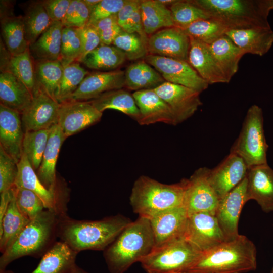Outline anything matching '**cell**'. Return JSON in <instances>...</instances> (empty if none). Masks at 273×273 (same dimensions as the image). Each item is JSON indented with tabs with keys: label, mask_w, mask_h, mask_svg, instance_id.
Returning <instances> with one entry per match:
<instances>
[{
	"label": "cell",
	"mask_w": 273,
	"mask_h": 273,
	"mask_svg": "<svg viewBox=\"0 0 273 273\" xmlns=\"http://www.w3.org/2000/svg\"><path fill=\"white\" fill-rule=\"evenodd\" d=\"M131 222L120 214L88 220L73 219L65 213L59 215L58 238L77 253L104 251Z\"/></svg>",
	"instance_id": "1"
},
{
	"label": "cell",
	"mask_w": 273,
	"mask_h": 273,
	"mask_svg": "<svg viewBox=\"0 0 273 273\" xmlns=\"http://www.w3.org/2000/svg\"><path fill=\"white\" fill-rule=\"evenodd\" d=\"M155 246L150 219L139 216L103 251L110 273H124L134 263L141 262Z\"/></svg>",
	"instance_id": "2"
},
{
	"label": "cell",
	"mask_w": 273,
	"mask_h": 273,
	"mask_svg": "<svg viewBox=\"0 0 273 273\" xmlns=\"http://www.w3.org/2000/svg\"><path fill=\"white\" fill-rule=\"evenodd\" d=\"M256 248L246 236L201 253L186 273H243L257 267Z\"/></svg>",
	"instance_id": "3"
},
{
	"label": "cell",
	"mask_w": 273,
	"mask_h": 273,
	"mask_svg": "<svg viewBox=\"0 0 273 273\" xmlns=\"http://www.w3.org/2000/svg\"><path fill=\"white\" fill-rule=\"evenodd\" d=\"M58 214L47 209L30 220L0 257V272L13 261L24 256L42 257L57 242Z\"/></svg>",
	"instance_id": "4"
},
{
	"label": "cell",
	"mask_w": 273,
	"mask_h": 273,
	"mask_svg": "<svg viewBox=\"0 0 273 273\" xmlns=\"http://www.w3.org/2000/svg\"><path fill=\"white\" fill-rule=\"evenodd\" d=\"M185 179L174 184H165L146 176L134 182L130 203L139 216L150 219L168 209L183 206Z\"/></svg>",
	"instance_id": "5"
},
{
	"label": "cell",
	"mask_w": 273,
	"mask_h": 273,
	"mask_svg": "<svg viewBox=\"0 0 273 273\" xmlns=\"http://www.w3.org/2000/svg\"><path fill=\"white\" fill-rule=\"evenodd\" d=\"M228 30L270 27L264 1L192 0Z\"/></svg>",
	"instance_id": "6"
},
{
	"label": "cell",
	"mask_w": 273,
	"mask_h": 273,
	"mask_svg": "<svg viewBox=\"0 0 273 273\" xmlns=\"http://www.w3.org/2000/svg\"><path fill=\"white\" fill-rule=\"evenodd\" d=\"M268 148L262 110L258 105H253L247 112L240 133L230 152L241 157L250 168L267 163Z\"/></svg>",
	"instance_id": "7"
},
{
	"label": "cell",
	"mask_w": 273,
	"mask_h": 273,
	"mask_svg": "<svg viewBox=\"0 0 273 273\" xmlns=\"http://www.w3.org/2000/svg\"><path fill=\"white\" fill-rule=\"evenodd\" d=\"M200 254L182 237L154 248L140 263L147 273H186Z\"/></svg>",
	"instance_id": "8"
},
{
	"label": "cell",
	"mask_w": 273,
	"mask_h": 273,
	"mask_svg": "<svg viewBox=\"0 0 273 273\" xmlns=\"http://www.w3.org/2000/svg\"><path fill=\"white\" fill-rule=\"evenodd\" d=\"M209 168L197 169L185 179L183 206L188 216L199 212L215 214L220 199L209 179Z\"/></svg>",
	"instance_id": "9"
},
{
	"label": "cell",
	"mask_w": 273,
	"mask_h": 273,
	"mask_svg": "<svg viewBox=\"0 0 273 273\" xmlns=\"http://www.w3.org/2000/svg\"><path fill=\"white\" fill-rule=\"evenodd\" d=\"M18 173L15 186L30 190L42 201L47 209L52 210L61 215L67 213V192L59 185L56 190L47 189L39 179L35 170L27 156L23 153L17 163Z\"/></svg>",
	"instance_id": "10"
},
{
	"label": "cell",
	"mask_w": 273,
	"mask_h": 273,
	"mask_svg": "<svg viewBox=\"0 0 273 273\" xmlns=\"http://www.w3.org/2000/svg\"><path fill=\"white\" fill-rule=\"evenodd\" d=\"M145 61L155 69L165 81L183 85L200 93L209 85L187 61L151 54L148 55Z\"/></svg>",
	"instance_id": "11"
},
{
	"label": "cell",
	"mask_w": 273,
	"mask_h": 273,
	"mask_svg": "<svg viewBox=\"0 0 273 273\" xmlns=\"http://www.w3.org/2000/svg\"><path fill=\"white\" fill-rule=\"evenodd\" d=\"M183 237L200 253L225 241L215 216L208 212L188 216Z\"/></svg>",
	"instance_id": "12"
},
{
	"label": "cell",
	"mask_w": 273,
	"mask_h": 273,
	"mask_svg": "<svg viewBox=\"0 0 273 273\" xmlns=\"http://www.w3.org/2000/svg\"><path fill=\"white\" fill-rule=\"evenodd\" d=\"M60 103L35 86L33 99L21 114L24 132L50 129L57 124Z\"/></svg>",
	"instance_id": "13"
},
{
	"label": "cell",
	"mask_w": 273,
	"mask_h": 273,
	"mask_svg": "<svg viewBox=\"0 0 273 273\" xmlns=\"http://www.w3.org/2000/svg\"><path fill=\"white\" fill-rule=\"evenodd\" d=\"M102 114L88 101L67 100L60 103L57 124L67 138L99 122Z\"/></svg>",
	"instance_id": "14"
},
{
	"label": "cell",
	"mask_w": 273,
	"mask_h": 273,
	"mask_svg": "<svg viewBox=\"0 0 273 273\" xmlns=\"http://www.w3.org/2000/svg\"><path fill=\"white\" fill-rule=\"evenodd\" d=\"M154 90L170 107L178 124L193 116L202 104L200 92L183 85L165 81Z\"/></svg>",
	"instance_id": "15"
},
{
	"label": "cell",
	"mask_w": 273,
	"mask_h": 273,
	"mask_svg": "<svg viewBox=\"0 0 273 273\" xmlns=\"http://www.w3.org/2000/svg\"><path fill=\"white\" fill-rule=\"evenodd\" d=\"M247 178L229 192L219 203L215 216L225 241H230L239 235L238 223L241 210L246 201Z\"/></svg>",
	"instance_id": "16"
},
{
	"label": "cell",
	"mask_w": 273,
	"mask_h": 273,
	"mask_svg": "<svg viewBox=\"0 0 273 273\" xmlns=\"http://www.w3.org/2000/svg\"><path fill=\"white\" fill-rule=\"evenodd\" d=\"M189 36L176 27L161 29L148 37L149 54L188 61L190 48Z\"/></svg>",
	"instance_id": "17"
},
{
	"label": "cell",
	"mask_w": 273,
	"mask_h": 273,
	"mask_svg": "<svg viewBox=\"0 0 273 273\" xmlns=\"http://www.w3.org/2000/svg\"><path fill=\"white\" fill-rule=\"evenodd\" d=\"M125 71H95L89 73L67 100L87 101L102 94L125 87Z\"/></svg>",
	"instance_id": "18"
},
{
	"label": "cell",
	"mask_w": 273,
	"mask_h": 273,
	"mask_svg": "<svg viewBox=\"0 0 273 273\" xmlns=\"http://www.w3.org/2000/svg\"><path fill=\"white\" fill-rule=\"evenodd\" d=\"M248 169L244 160L232 152L218 166L209 169V180L220 200L245 178Z\"/></svg>",
	"instance_id": "19"
},
{
	"label": "cell",
	"mask_w": 273,
	"mask_h": 273,
	"mask_svg": "<svg viewBox=\"0 0 273 273\" xmlns=\"http://www.w3.org/2000/svg\"><path fill=\"white\" fill-rule=\"evenodd\" d=\"M188 217L184 206L162 211L150 219L155 248L183 237Z\"/></svg>",
	"instance_id": "20"
},
{
	"label": "cell",
	"mask_w": 273,
	"mask_h": 273,
	"mask_svg": "<svg viewBox=\"0 0 273 273\" xmlns=\"http://www.w3.org/2000/svg\"><path fill=\"white\" fill-rule=\"evenodd\" d=\"M246 201L254 200L265 213L273 211V169L267 164L249 168Z\"/></svg>",
	"instance_id": "21"
},
{
	"label": "cell",
	"mask_w": 273,
	"mask_h": 273,
	"mask_svg": "<svg viewBox=\"0 0 273 273\" xmlns=\"http://www.w3.org/2000/svg\"><path fill=\"white\" fill-rule=\"evenodd\" d=\"M132 95L140 112V125H149L158 122L178 124L175 116L168 105L154 89L134 92Z\"/></svg>",
	"instance_id": "22"
},
{
	"label": "cell",
	"mask_w": 273,
	"mask_h": 273,
	"mask_svg": "<svg viewBox=\"0 0 273 273\" xmlns=\"http://www.w3.org/2000/svg\"><path fill=\"white\" fill-rule=\"evenodd\" d=\"M24 133L21 114L0 104V146L17 163L23 154Z\"/></svg>",
	"instance_id": "23"
},
{
	"label": "cell",
	"mask_w": 273,
	"mask_h": 273,
	"mask_svg": "<svg viewBox=\"0 0 273 273\" xmlns=\"http://www.w3.org/2000/svg\"><path fill=\"white\" fill-rule=\"evenodd\" d=\"M188 62L209 84L229 83L209 45L190 37Z\"/></svg>",
	"instance_id": "24"
},
{
	"label": "cell",
	"mask_w": 273,
	"mask_h": 273,
	"mask_svg": "<svg viewBox=\"0 0 273 273\" xmlns=\"http://www.w3.org/2000/svg\"><path fill=\"white\" fill-rule=\"evenodd\" d=\"M225 35L245 54L262 56L273 44V31L270 27L229 29Z\"/></svg>",
	"instance_id": "25"
},
{
	"label": "cell",
	"mask_w": 273,
	"mask_h": 273,
	"mask_svg": "<svg viewBox=\"0 0 273 273\" xmlns=\"http://www.w3.org/2000/svg\"><path fill=\"white\" fill-rule=\"evenodd\" d=\"M66 138L57 124L50 128L47 145L37 175L49 190H55L58 184L56 174V166L61 147Z\"/></svg>",
	"instance_id": "26"
},
{
	"label": "cell",
	"mask_w": 273,
	"mask_h": 273,
	"mask_svg": "<svg viewBox=\"0 0 273 273\" xmlns=\"http://www.w3.org/2000/svg\"><path fill=\"white\" fill-rule=\"evenodd\" d=\"M32 99L33 94L21 80L9 72H1V104L21 114Z\"/></svg>",
	"instance_id": "27"
},
{
	"label": "cell",
	"mask_w": 273,
	"mask_h": 273,
	"mask_svg": "<svg viewBox=\"0 0 273 273\" xmlns=\"http://www.w3.org/2000/svg\"><path fill=\"white\" fill-rule=\"evenodd\" d=\"M78 254L65 243L57 241L31 273H72Z\"/></svg>",
	"instance_id": "28"
},
{
	"label": "cell",
	"mask_w": 273,
	"mask_h": 273,
	"mask_svg": "<svg viewBox=\"0 0 273 273\" xmlns=\"http://www.w3.org/2000/svg\"><path fill=\"white\" fill-rule=\"evenodd\" d=\"M88 102L101 112L107 109H114L138 122L140 120V112L132 94L122 88L106 92Z\"/></svg>",
	"instance_id": "29"
},
{
	"label": "cell",
	"mask_w": 273,
	"mask_h": 273,
	"mask_svg": "<svg viewBox=\"0 0 273 273\" xmlns=\"http://www.w3.org/2000/svg\"><path fill=\"white\" fill-rule=\"evenodd\" d=\"M30 221L22 214L17 206L14 185L12 198L0 221V252L2 254L13 243Z\"/></svg>",
	"instance_id": "30"
},
{
	"label": "cell",
	"mask_w": 273,
	"mask_h": 273,
	"mask_svg": "<svg viewBox=\"0 0 273 273\" xmlns=\"http://www.w3.org/2000/svg\"><path fill=\"white\" fill-rule=\"evenodd\" d=\"M209 47L230 82L237 72L240 60L245 54L225 34L209 44Z\"/></svg>",
	"instance_id": "31"
},
{
	"label": "cell",
	"mask_w": 273,
	"mask_h": 273,
	"mask_svg": "<svg viewBox=\"0 0 273 273\" xmlns=\"http://www.w3.org/2000/svg\"><path fill=\"white\" fill-rule=\"evenodd\" d=\"M63 25L53 22L49 27L29 46L30 53L37 60H59Z\"/></svg>",
	"instance_id": "32"
},
{
	"label": "cell",
	"mask_w": 273,
	"mask_h": 273,
	"mask_svg": "<svg viewBox=\"0 0 273 273\" xmlns=\"http://www.w3.org/2000/svg\"><path fill=\"white\" fill-rule=\"evenodd\" d=\"M140 10L144 30L147 35L160 29L175 27L170 10L157 0L141 1Z\"/></svg>",
	"instance_id": "33"
},
{
	"label": "cell",
	"mask_w": 273,
	"mask_h": 273,
	"mask_svg": "<svg viewBox=\"0 0 273 273\" xmlns=\"http://www.w3.org/2000/svg\"><path fill=\"white\" fill-rule=\"evenodd\" d=\"M125 87L138 91L154 89L165 80L160 74L145 61L129 65L125 71Z\"/></svg>",
	"instance_id": "34"
},
{
	"label": "cell",
	"mask_w": 273,
	"mask_h": 273,
	"mask_svg": "<svg viewBox=\"0 0 273 273\" xmlns=\"http://www.w3.org/2000/svg\"><path fill=\"white\" fill-rule=\"evenodd\" d=\"M1 72H9L18 77L33 94L35 87V66L29 48L15 56L1 53Z\"/></svg>",
	"instance_id": "35"
},
{
	"label": "cell",
	"mask_w": 273,
	"mask_h": 273,
	"mask_svg": "<svg viewBox=\"0 0 273 273\" xmlns=\"http://www.w3.org/2000/svg\"><path fill=\"white\" fill-rule=\"evenodd\" d=\"M1 32L8 52L13 56L21 54L29 48L25 37L23 17L1 15Z\"/></svg>",
	"instance_id": "36"
},
{
	"label": "cell",
	"mask_w": 273,
	"mask_h": 273,
	"mask_svg": "<svg viewBox=\"0 0 273 273\" xmlns=\"http://www.w3.org/2000/svg\"><path fill=\"white\" fill-rule=\"evenodd\" d=\"M126 59L125 54L118 48L101 43L79 62L94 70H112L122 65Z\"/></svg>",
	"instance_id": "37"
},
{
	"label": "cell",
	"mask_w": 273,
	"mask_h": 273,
	"mask_svg": "<svg viewBox=\"0 0 273 273\" xmlns=\"http://www.w3.org/2000/svg\"><path fill=\"white\" fill-rule=\"evenodd\" d=\"M64 67L59 60H37L35 64V86L56 100Z\"/></svg>",
	"instance_id": "38"
},
{
	"label": "cell",
	"mask_w": 273,
	"mask_h": 273,
	"mask_svg": "<svg viewBox=\"0 0 273 273\" xmlns=\"http://www.w3.org/2000/svg\"><path fill=\"white\" fill-rule=\"evenodd\" d=\"M23 17L25 37L29 46L36 41L53 22L42 1L31 4Z\"/></svg>",
	"instance_id": "39"
},
{
	"label": "cell",
	"mask_w": 273,
	"mask_h": 273,
	"mask_svg": "<svg viewBox=\"0 0 273 273\" xmlns=\"http://www.w3.org/2000/svg\"><path fill=\"white\" fill-rule=\"evenodd\" d=\"M50 128L37 131H27L23 140V153L27 156L34 170L39 168L46 149Z\"/></svg>",
	"instance_id": "40"
},
{
	"label": "cell",
	"mask_w": 273,
	"mask_h": 273,
	"mask_svg": "<svg viewBox=\"0 0 273 273\" xmlns=\"http://www.w3.org/2000/svg\"><path fill=\"white\" fill-rule=\"evenodd\" d=\"M139 0H127L117 13L118 24L125 32L136 33L147 43L148 37L142 23Z\"/></svg>",
	"instance_id": "41"
},
{
	"label": "cell",
	"mask_w": 273,
	"mask_h": 273,
	"mask_svg": "<svg viewBox=\"0 0 273 273\" xmlns=\"http://www.w3.org/2000/svg\"><path fill=\"white\" fill-rule=\"evenodd\" d=\"M183 30L189 36L209 45L225 35L228 29L218 21L210 18L196 21Z\"/></svg>",
	"instance_id": "42"
},
{
	"label": "cell",
	"mask_w": 273,
	"mask_h": 273,
	"mask_svg": "<svg viewBox=\"0 0 273 273\" xmlns=\"http://www.w3.org/2000/svg\"><path fill=\"white\" fill-rule=\"evenodd\" d=\"M89 73L78 62L64 67L63 75L56 95L59 103L67 101Z\"/></svg>",
	"instance_id": "43"
},
{
	"label": "cell",
	"mask_w": 273,
	"mask_h": 273,
	"mask_svg": "<svg viewBox=\"0 0 273 273\" xmlns=\"http://www.w3.org/2000/svg\"><path fill=\"white\" fill-rule=\"evenodd\" d=\"M175 27L181 29L192 23L210 18L208 14L191 1L176 0L169 6Z\"/></svg>",
	"instance_id": "44"
},
{
	"label": "cell",
	"mask_w": 273,
	"mask_h": 273,
	"mask_svg": "<svg viewBox=\"0 0 273 273\" xmlns=\"http://www.w3.org/2000/svg\"><path fill=\"white\" fill-rule=\"evenodd\" d=\"M81 54L82 46L77 28L64 27L59 60L65 67L73 62H78Z\"/></svg>",
	"instance_id": "45"
},
{
	"label": "cell",
	"mask_w": 273,
	"mask_h": 273,
	"mask_svg": "<svg viewBox=\"0 0 273 273\" xmlns=\"http://www.w3.org/2000/svg\"><path fill=\"white\" fill-rule=\"evenodd\" d=\"M112 44L121 50L129 60H136L148 55L147 43L136 33L123 30Z\"/></svg>",
	"instance_id": "46"
},
{
	"label": "cell",
	"mask_w": 273,
	"mask_h": 273,
	"mask_svg": "<svg viewBox=\"0 0 273 273\" xmlns=\"http://www.w3.org/2000/svg\"><path fill=\"white\" fill-rule=\"evenodd\" d=\"M15 188L17 206L22 214L31 220L44 210L41 199L34 192L23 188Z\"/></svg>",
	"instance_id": "47"
},
{
	"label": "cell",
	"mask_w": 273,
	"mask_h": 273,
	"mask_svg": "<svg viewBox=\"0 0 273 273\" xmlns=\"http://www.w3.org/2000/svg\"><path fill=\"white\" fill-rule=\"evenodd\" d=\"M17 173V163L0 146V193L14 186Z\"/></svg>",
	"instance_id": "48"
},
{
	"label": "cell",
	"mask_w": 273,
	"mask_h": 273,
	"mask_svg": "<svg viewBox=\"0 0 273 273\" xmlns=\"http://www.w3.org/2000/svg\"><path fill=\"white\" fill-rule=\"evenodd\" d=\"M127 1L101 0L92 9L87 24L93 25L101 19L117 14Z\"/></svg>",
	"instance_id": "49"
},
{
	"label": "cell",
	"mask_w": 273,
	"mask_h": 273,
	"mask_svg": "<svg viewBox=\"0 0 273 273\" xmlns=\"http://www.w3.org/2000/svg\"><path fill=\"white\" fill-rule=\"evenodd\" d=\"M77 28L82 46V54L79 62L86 55L98 47L101 42L99 33L94 25L87 24Z\"/></svg>",
	"instance_id": "50"
},
{
	"label": "cell",
	"mask_w": 273,
	"mask_h": 273,
	"mask_svg": "<svg viewBox=\"0 0 273 273\" xmlns=\"http://www.w3.org/2000/svg\"><path fill=\"white\" fill-rule=\"evenodd\" d=\"M71 0H45L42 4L53 22H61L64 18Z\"/></svg>",
	"instance_id": "51"
},
{
	"label": "cell",
	"mask_w": 273,
	"mask_h": 273,
	"mask_svg": "<svg viewBox=\"0 0 273 273\" xmlns=\"http://www.w3.org/2000/svg\"><path fill=\"white\" fill-rule=\"evenodd\" d=\"M90 10L83 1L78 0L75 15L71 27L81 28L86 25L89 20Z\"/></svg>",
	"instance_id": "52"
},
{
	"label": "cell",
	"mask_w": 273,
	"mask_h": 273,
	"mask_svg": "<svg viewBox=\"0 0 273 273\" xmlns=\"http://www.w3.org/2000/svg\"><path fill=\"white\" fill-rule=\"evenodd\" d=\"M122 31L121 27L117 24L99 33L101 44L111 45Z\"/></svg>",
	"instance_id": "53"
},
{
	"label": "cell",
	"mask_w": 273,
	"mask_h": 273,
	"mask_svg": "<svg viewBox=\"0 0 273 273\" xmlns=\"http://www.w3.org/2000/svg\"><path fill=\"white\" fill-rule=\"evenodd\" d=\"M117 24V14H116L101 19L93 24V25L100 33Z\"/></svg>",
	"instance_id": "54"
},
{
	"label": "cell",
	"mask_w": 273,
	"mask_h": 273,
	"mask_svg": "<svg viewBox=\"0 0 273 273\" xmlns=\"http://www.w3.org/2000/svg\"><path fill=\"white\" fill-rule=\"evenodd\" d=\"M78 0H71L69 7L63 20L62 21L64 27H71L76 12Z\"/></svg>",
	"instance_id": "55"
},
{
	"label": "cell",
	"mask_w": 273,
	"mask_h": 273,
	"mask_svg": "<svg viewBox=\"0 0 273 273\" xmlns=\"http://www.w3.org/2000/svg\"><path fill=\"white\" fill-rule=\"evenodd\" d=\"M100 1L101 0H83L90 9V12L92 11V9L100 2Z\"/></svg>",
	"instance_id": "56"
},
{
	"label": "cell",
	"mask_w": 273,
	"mask_h": 273,
	"mask_svg": "<svg viewBox=\"0 0 273 273\" xmlns=\"http://www.w3.org/2000/svg\"><path fill=\"white\" fill-rule=\"evenodd\" d=\"M264 3L266 9L269 13L270 10L273 9V0H265Z\"/></svg>",
	"instance_id": "57"
},
{
	"label": "cell",
	"mask_w": 273,
	"mask_h": 273,
	"mask_svg": "<svg viewBox=\"0 0 273 273\" xmlns=\"http://www.w3.org/2000/svg\"><path fill=\"white\" fill-rule=\"evenodd\" d=\"M159 3L166 6H170L172 4L176 2V0H157Z\"/></svg>",
	"instance_id": "58"
},
{
	"label": "cell",
	"mask_w": 273,
	"mask_h": 273,
	"mask_svg": "<svg viewBox=\"0 0 273 273\" xmlns=\"http://www.w3.org/2000/svg\"><path fill=\"white\" fill-rule=\"evenodd\" d=\"M72 273H88L82 268H80L77 265L75 266Z\"/></svg>",
	"instance_id": "59"
},
{
	"label": "cell",
	"mask_w": 273,
	"mask_h": 273,
	"mask_svg": "<svg viewBox=\"0 0 273 273\" xmlns=\"http://www.w3.org/2000/svg\"><path fill=\"white\" fill-rule=\"evenodd\" d=\"M0 273H13V272L10 271L5 270L4 271L1 272Z\"/></svg>",
	"instance_id": "60"
},
{
	"label": "cell",
	"mask_w": 273,
	"mask_h": 273,
	"mask_svg": "<svg viewBox=\"0 0 273 273\" xmlns=\"http://www.w3.org/2000/svg\"><path fill=\"white\" fill-rule=\"evenodd\" d=\"M270 273H273V266H272V269H271V272Z\"/></svg>",
	"instance_id": "61"
}]
</instances>
